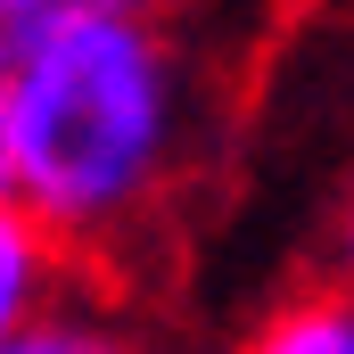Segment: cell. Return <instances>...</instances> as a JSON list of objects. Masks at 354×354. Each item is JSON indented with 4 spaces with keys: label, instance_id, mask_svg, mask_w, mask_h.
I'll return each instance as SVG.
<instances>
[{
    "label": "cell",
    "instance_id": "cell-5",
    "mask_svg": "<svg viewBox=\"0 0 354 354\" xmlns=\"http://www.w3.org/2000/svg\"><path fill=\"white\" fill-rule=\"evenodd\" d=\"M41 8H75V0H41ZM149 8H181V0H149Z\"/></svg>",
    "mask_w": 354,
    "mask_h": 354
},
{
    "label": "cell",
    "instance_id": "cell-4",
    "mask_svg": "<svg viewBox=\"0 0 354 354\" xmlns=\"http://www.w3.org/2000/svg\"><path fill=\"white\" fill-rule=\"evenodd\" d=\"M330 264L354 272V165H346V181H338V206H330Z\"/></svg>",
    "mask_w": 354,
    "mask_h": 354
},
{
    "label": "cell",
    "instance_id": "cell-2",
    "mask_svg": "<svg viewBox=\"0 0 354 354\" xmlns=\"http://www.w3.org/2000/svg\"><path fill=\"white\" fill-rule=\"evenodd\" d=\"M75 280H83V264H75V256L0 189V354L25 346V330H33Z\"/></svg>",
    "mask_w": 354,
    "mask_h": 354
},
{
    "label": "cell",
    "instance_id": "cell-3",
    "mask_svg": "<svg viewBox=\"0 0 354 354\" xmlns=\"http://www.w3.org/2000/svg\"><path fill=\"white\" fill-rule=\"evenodd\" d=\"M256 354H354V272L313 264L305 280L272 288L264 313L248 322Z\"/></svg>",
    "mask_w": 354,
    "mask_h": 354
},
{
    "label": "cell",
    "instance_id": "cell-1",
    "mask_svg": "<svg viewBox=\"0 0 354 354\" xmlns=\"http://www.w3.org/2000/svg\"><path fill=\"white\" fill-rule=\"evenodd\" d=\"M223 0L50 8L0 75V189L83 272H132L223 140Z\"/></svg>",
    "mask_w": 354,
    "mask_h": 354
}]
</instances>
